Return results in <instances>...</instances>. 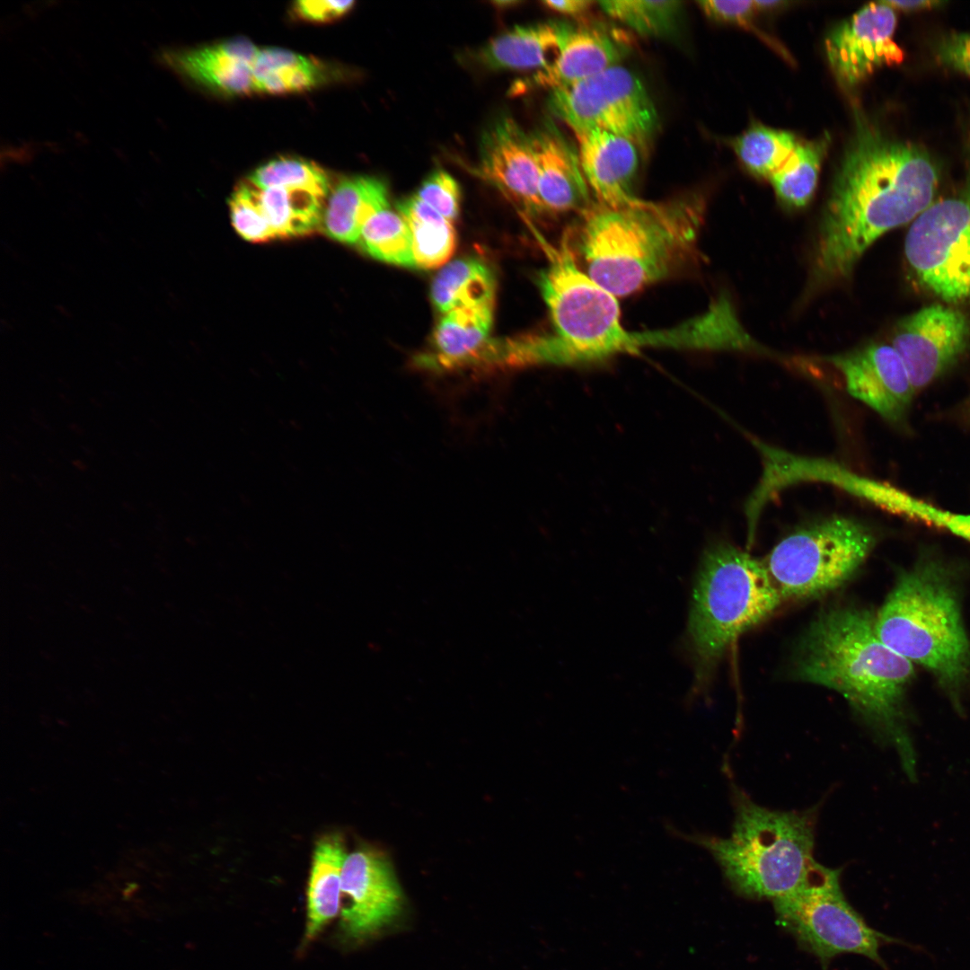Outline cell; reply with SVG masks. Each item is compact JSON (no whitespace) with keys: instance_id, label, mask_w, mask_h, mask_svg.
Listing matches in <instances>:
<instances>
[{"instance_id":"14","label":"cell","mask_w":970,"mask_h":970,"mask_svg":"<svg viewBox=\"0 0 970 970\" xmlns=\"http://www.w3.org/2000/svg\"><path fill=\"white\" fill-rule=\"evenodd\" d=\"M969 340L966 316L955 308L933 304L898 322L892 346L901 357L916 393L954 366Z\"/></svg>"},{"instance_id":"3","label":"cell","mask_w":970,"mask_h":970,"mask_svg":"<svg viewBox=\"0 0 970 970\" xmlns=\"http://www.w3.org/2000/svg\"><path fill=\"white\" fill-rule=\"evenodd\" d=\"M546 251L549 263L539 274L538 285L553 332L523 336L526 366L593 362L648 347H696L699 332L692 320L662 330L627 331L617 296L578 268L569 235Z\"/></svg>"},{"instance_id":"39","label":"cell","mask_w":970,"mask_h":970,"mask_svg":"<svg viewBox=\"0 0 970 970\" xmlns=\"http://www.w3.org/2000/svg\"><path fill=\"white\" fill-rule=\"evenodd\" d=\"M354 1H297L294 4V13L301 19L309 22H330L348 13Z\"/></svg>"},{"instance_id":"24","label":"cell","mask_w":970,"mask_h":970,"mask_svg":"<svg viewBox=\"0 0 970 970\" xmlns=\"http://www.w3.org/2000/svg\"><path fill=\"white\" fill-rule=\"evenodd\" d=\"M389 205L387 186L380 179L346 177L330 193L321 228L331 239L357 244L366 220Z\"/></svg>"},{"instance_id":"8","label":"cell","mask_w":970,"mask_h":970,"mask_svg":"<svg viewBox=\"0 0 970 970\" xmlns=\"http://www.w3.org/2000/svg\"><path fill=\"white\" fill-rule=\"evenodd\" d=\"M840 875V869L814 860L799 885L772 901L778 924L817 957L824 970L842 954L866 957L889 970L879 949L900 941L867 924L847 901Z\"/></svg>"},{"instance_id":"4","label":"cell","mask_w":970,"mask_h":970,"mask_svg":"<svg viewBox=\"0 0 970 970\" xmlns=\"http://www.w3.org/2000/svg\"><path fill=\"white\" fill-rule=\"evenodd\" d=\"M578 247L586 274L615 296L628 295L673 273L694 251L704 201L689 194L666 202L583 212Z\"/></svg>"},{"instance_id":"23","label":"cell","mask_w":970,"mask_h":970,"mask_svg":"<svg viewBox=\"0 0 970 970\" xmlns=\"http://www.w3.org/2000/svg\"><path fill=\"white\" fill-rule=\"evenodd\" d=\"M564 25L551 22L516 26L479 48L475 59L492 70L541 71L558 56Z\"/></svg>"},{"instance_id":"16","label":"cell","mask_w":970,"mask_h":970,"mask_svg":"<svg viewBox=\"0 0 970 970\" xmlns=\"http://www.w3.org/2000/svg\"><path fill=\"white\" fill-rule=\"evenodd\" d=\"M842 375L848 392L891 424L907 415L915 392L905 366L892 345L869 344L827 356Z\"/></svg>"},{"instance_id":"32","label":"cell","mask_w":970,"mask_h":970,"mask_svg":"<svg viewBox=\"0 0 970 970\" xmlns=\"http://www.w3.org/2000/svg\"><path fill=\"white\" fill-rule=\"evenodd\" d=\"M798 142L790 132L752 124L732 141L736 154L753 174L770 178L780 169Z\"/></svg>"},{"instance_id":"21","label":"cell","mask_w":970,"mask_h":970,"mask_svg":"<svg viewBox=\"0 0 970 970\" xmlns=\"http://www.w3.org/2000/svg\"><path fill=\"white\" fill-rule=\"evenodd\" d=\"M628 51L626 41L600 25H564L554 61L534 81L551 90L566 87L617 66Z\"/></svg>"},{"instance_id":"20","label":"cell","mask_w":970,"mask_h":970,"mask_svg":"<svg viewBox=\"0 0 970 970\" xmlns=\"http://www.w3.org/2000/svg\"><path fill=\"white\" fill-rule=\"evenodd\" d=\"M538 171V191L546 212H585L589 186L578 153L551 121L529 135Z\"/></svg>"},{"instance_id":"41","label":"cell","mask_w":970,"mask_h":970,"mask_svg":"<svg viewBox=\"0 0 970 970\" xmlns=\"http://www.w3.org/2000/svg\"><path fill=\"white\" fill-rule=\"evenodd\" d=\"M893 9H900L905 11H916L929 8H935L942 5L943 2L939 1H885Z\"/></svg>"},{"instance_id":"35","label":"cell","mask_w":970,"mask_h":970,"mask_svg":"<svg viewBox=\"0 0 970 970\" xmlns=\"http://www.w3.org/2000/svg\"><path fill=\"white\" fill-rule=\"evenodd\" d=\"M229 207L232 225L242 238L251 242L277 239L261 207L258 190L247 180L235 189Z\"/></svg>"},{"instance_id":"40","label":"cell","mask_w":970,"mask_h":970,"mask_svg":"<svg viewBox=\"0 0 970 970\" xmlns=\"http://www.w3.org/2000/svg\"><path fill=\"white\" fill-rule=\"evenodd\" d=\"M542 3L554 12L574 16L586 13L595 4L589 0H546Z\"/></svg>"},{"instance_id":"25","label":"cell","mask_w":970,"mask_h":970,"mask_svg":"<svg viewBox=\"0 0 970 970\" xmlns=\"http://www.w3.org/2000/svg\"><path fill=\"white\" fill-rule=\"evenodd\" d=\"M343 840L328 834L315 846L307 888L304 943L313 941L340 907L341 871L346 858Z\"/></svg>"},{"instance_id":"7","label":"cell","mask_w":970,"mask_h":970,"mask_svg":"<svg viewBox=\"0 0 970 970\" xmlns=\"http://www.w3.org/2000/svg\"><path fill=\"white\" fill-rule=\"evenodd\" d=\"M879 639L950 690L970 672V641L956 584L935 560L902 573L875 615Z\"/></svg>"},{"instance_id":"12","label":"cell","mask_w":970,"mask_h":970,"mask_svg":"<svg viewBox=\"0 0 970 970\" xmlns=\"http://www.w3.org/2000/svg\"><path fill=\"white\" fill-rule=\"evenodd\" d=\"M752 442L761 456L762 473L745 504L749 544L767 503L784 489L800 482L829 483L890 511L908 510L909 501L899 490L857 474L837 462L796 454L757 439Z\"/></svg>"},{"instance_id":"11","label":"cell","mask_w":970,"mask_h":970,"mask_svg":"<svg viewBox=\"0 0 970 970\" xmlns=\"http://www.w3.org/2000/svg\"><path fill=\"white\" fill-rule=\"evenodd\" d=\"M549 106L574 134L608 132L630 139L643 151L657 127V113L645 86L619 65L551 90Z\"/></svg>"},{"instance_id":"42","label":"cell","mask_w":970,"mask_h":970,"mask_svg":"<svg viewBox=\"0 0 970 970\" xmlns=\"http://www.w3.org/2000/svg\"><path fill=\"white\" fill-rule=\"evenodd\" d=\"M785 2L781 1H754L756 9H775L783 5Z\"/></svg>"},{"instance_id":"36","label":"cell","mask_w":970,"mask_h":970,"mask_svg":"<svg viewBox=\"0 0 970 970\" xmlns=\"http://www.w3.org/2000/svg\"><path fill=\"white\" fill-rule=\"evenodd\" d=\"M449 222L454 223L460 210L461 192L457 181L446 172L429 174L415 194Z\"/></svg>"},{"instance_id":"27","label":"cell","mask_w":970,"mask_h":970,"mask_svg":"<svg viewBox=\"0 0 970 970\" xmlns=\"http://www.w3.org/2000/svg\"><path fill=\"white\" fill-rule=\"evenodd\" d=\"M327 73L317 60L295 52L277 48L260 49L252 66L254 93L306 91L328 79Z\"/></svg>"},{"instance_id":"10","label":"cell","mask_w":970,"mask_h":970,"mask_svg":"<svg viewBox=\"0 0 970 970\" xmlns=\"http://www.w3.org/2000/svg\"><path fill=\"white\" fill-rule=\"evenodd\" d=\"M966 165L961 190L919 215L904 242L907 263L919 282L948 303L970 301V128Z\"/></svg>"},{"instance_id":"13","label":"cell","mask_w":970,"mask_h":970,"mask_svg":"<svg viewBox=\"0 0 970 970\" xmlns=\"http://www.w3.org/2000/svg\"><path fill=\"white\" fill-rule=\"evenodd\" d=\"M404 896L388 857L361 847L348 854L341 871L340 932L360 943L379 934L402 915Z\"/></svg>"},{"instance_id":"37","label":"cell","mask_w":970,"mask_h":970,"mask_svg":"<svg viewBox=\"0 0 970 970\" xmlns=\"http://www.w3.org/2000/svg\"><path fill=\"white\" fill-rule=\"evenodd\" d=\"M935 52L942 65L970 76V31L942 36L936 44Z\"/></svg>"},{"instance_id":"22","label":"cell","mask_w":970,"mask_h":970,"mask_svg":"<svg viewBox=\"0 0 970 970\" xmlns=\"http://www.w3.org/2000/svg\"><path fill=\"white\" fill-rule=\"evenodd\" d=\"M494 305L490 301L445 313L434 331L431 349L416 357V366L435 371L476 368L490 339Z\"/></svg>"},{"instance_id":"29","label":"cell","mask_w":970,"mask_h":970,"mask_svg":"<svg viewBox=\"0 0 970 970\" xmlns=\"http://www.w3.org/2000/svg\"><path fill=\"white\" fill-rule=\"evenodd\" d=\"M257 190L265 216L277 238L305 236L322 227L324 198L298 189Z\"/></svg>"},{"instance_id":"5","label":"cell","mask_w":970,"mask_h":970,"mask_svg":"<svg viewBox=\"0 0 970 970\" xmlns=\"http://www.w3.org/2000/svg\"><path fill=\"white\" fill-rule=\"evenodd\" d=\"M733 804L734 822L728 837L688 833L672 825L668 831L708 851L739 895L773 901L790 893L814 860L818 806L803 811L772 810L736 787Z\"/></svg>"},{"instance_id":"30","label":"cell","mask_w":970,"mask_h":970,"mask_svg":"<svg viewBox=\"0 0 970 970\" xmlns=\"http://www.w3.org/2000/svg\"><path fill=\"white\" fill-rule=\"evenodd\" d=\"M827 146L826 136L798 143L783 165L771 175L770 182L780 202L799 208L811 200Z\"/></svg>"},{"instance_id":"15","label":"cell","mask_w":970,"mask_h":970,"mask_svg":"<svg viewBox=\"0 0 970 970\" xmlns=\"http://www.w3.org/2000/svg\"><path fill=\"white\" fill-rule=\"evenodd\" d=\"M895 26V9L880 1L866 4L834 28L825 50L837 79L852 86L880 67L902 63L904 51L893 38Z\"/></svg>"},{"instance_id":"1","label":"cell","mask_w":970,"mask_h":970,"mask_svg":"<svg viewBox=\"0 0 970 970\" xmlns=\"http://www.w3.org/2000/svg\"><path fill=\"white\" fill-rule=\"evenodd\" d=\"M939 183V167L924 148L858 116L818 225L810 291L846 280L875 241L934 202Z\"/></svg>"},{"instance_id":"9","label":"cell","mask_w":970,"mask_h":970,"mask_svg":"<svg viewBox=\"0 0 970 970\" xmlns=\"http://www.w3.org/2000/svg\"><path fill=\"white\" fill-rule=\"evenodd\" d=\"M860 520L832 516L798 527L771 551L764 565L782 600L824 595L846 583L877 543Z\"/></svg>"},{"instance_id":"6","label":"cell","mask_w":970,"mask_h":970,"mask_svg":"<svg viewBox=\"0 0 970 970\" xmlns=\"http://www.w3.org/2000/svg\"><path fill=\"white\" fill-rule=\"evenodd\" d=\"M783 602L763 562L725 542L704 551L692 588L685 648L692 694L705 691L725 653Z\"/></svg>"},{"instance_id":"31","label":"cell","mask_w":970,"mask_h":970,"mask_svg":"<svg viewBox=\"0 0 970 970\" xmlns=\"http://www.w3.org/2000/svg\"><path fill=\"white\" fill-rule=\"evenodd\" d=\"M356 245L378 260L401 267H416L409 226L390 205L366 220Z\"/></svg>"},{"instance_id":"28","label":"cell","mask_w":970,"mask_h":970,"mask_svg":"<svg viewBox=\"0 0 970 970\" xmlns=\"http://www.w3.org/2000/svg\"><path fill=\"white\" fill-rule=\"evenodd\" d=\"M397 207L410 232L416 267L434 269L446 263L456 246L453 223L416 195Z\"/></svg>"},{"instance_id":"19","label":"cell","mask_w":970,"mask_h":970,"mask_svg":"<svg viewBox=\"0 0 970 970\" xmlns=\"http://www.w3.org/2000/svg\"><path fill=\"white\" fill-rule=\"evenodd\" d=\"M575 135L583 173L598 204L613 208L641 205L645 200L632 191L639 148L630 139L608 132Z\"/></svg>"},{"instance_id":"17","label":"cell","mask_w":970,"mask_h":970,"mask_svg":"<svg viewBox=\"0 0 970 970\" xmlns=\"http://www.w3.org/2000/svg\"><path fill=\"white\" fill-rule=\"evenodd\" d=\"M479 172L524 214L532 216L546 212L539 196L530 137L511 117H498L484 131Z\"/></svg>"},{"instance_id":"18","label":"cell","mask_w":970,"mask_h":970,"mask_svg":"<svg viewBox=\"0 0 970 970\" xmlns=\"http://www.w3.org/2000/svg\"><path fill=\"white\" fill-rule=\"evenodd\" d=\"M260 48L243 38L194 48H166L158 61L182 79L225 95L254 93L252 66Z\"/></svg>"},{"instance_id":"2","label":"cell","mask_w":970,"mask_h":970,"mask_svg":"<svg viewBox=\"0 0 970 970\" xmlns=\"http://www.w3.org/2000/svg\"><path fill=\"white\" fill-rule=\"evenodd\" d=\"M793 671L798 680L841 693L877 736L896 749L906 774L916 777L904 710L914 666L879 639L870 612H823L801 637Z\"/></svg>"},{"instance_id":"26","label":"cell","mask_w":970,"mask_h":970,"mask_svg":"<svg viewBox=\"0 0 970 970\" xmlns=\"http://www.w3.org/2000/svg\"><path fill=\"white\" fill-rule=\"evenodd\" d=\"M496 278L486 262L465 257L446 264L435 277L431 298L442 313L495 301Z\"/></svg>"},{"instance_id":"34","label":"cell","mask_w":970,"mask_h":970,"mask_svg":"<svg viewBox=\"0 0 970 970\" xmlns=\"http://www.w3.org/2000/svg\"><path fill=\"white\" fill-rule=\"evenodd\" d=\"M247 181L259 189L305 190L324 198L331 187L330 179L322 167L295 157L273 159L254 170Z\"/></svg>"},{"instance_id":"33","label":"cell","mask_w":970,"mask_h":970,"mask_svg":"<svg viewBox=\"0 0 970 970\" xmlns=\"http://www.w3.org/2000/svg\"><path fill=\"white\" fill-rule=\"evenodd\" d=\"M598 4L611 18L646 37L673 34L683 10V3L676 0H616Z\"/></svg>"},{"instance_id":"38","label":"cell","mask_w":970,"mask_h":970,"mask_svg":"<svg viewBox=\"0 0 970 970\" xmlns=\"http://www.w3.org/2000/svg\"><path fill=\"white\" fill-rule=\"evenodd\" d=\"M698 4L710 18L733 24H747L754 11V1H699Z\"/></svg>"}]
</instances>
